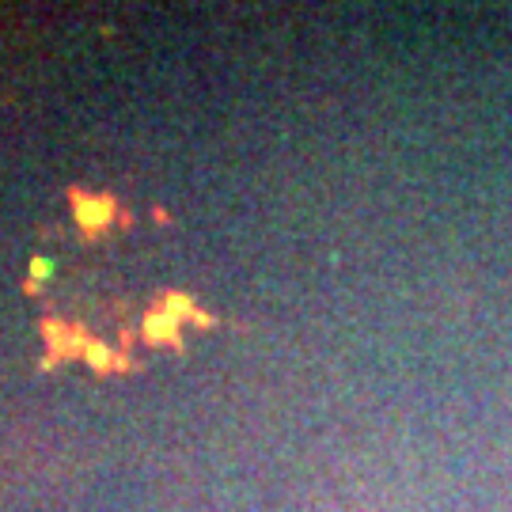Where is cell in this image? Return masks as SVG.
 Segmentation results:
<instances>
[{
	"mask_svg": "<svg viewBox=\"0 0 512 512\" xmlns=\"http://www.w3.org/2000/svg\"><path fill=\"white\" fill-rule=\"evenodd\" d=\"M42 334H46V361L42 365H61L65 357H84L88 349V334L80 323H65V319H42Z\"/></svg>",
	"mask_w": 512,
	"mask_h": 512,
	"instance_id": "1",
	"label": "cell"
},
{
	"mask_svg": "<svg viewBox=\"0 0 512 512\" xmlns=\"http://www.w3.org/2000/svg\"><path fill=\"white\" fill-rule=\"evenodd\" d=\"M69 202H73L76 224H80L84 232H99V228H107L110 217H114V198H107V194H84V190H73Z\"/></svg>",
	"mask_w": 512,
	"mask_h": 512,
	"instance_id": "2",
	"label": "cell"
},
{
	"mask_svg": "<svg viewBox=\"0 0 512 512\" xmlns=\"http://www.w3.org/2000/svg\"><path fill=\"white\" fill-rule=\"evenodd\" d=\"M84 361H88L95 372H110V368L118 365V357H114L103 342H88V349H84Z\"/></svg>",
	"mask_w": 512,
	"mask_h": 512,
	"instance_id": "3",
	"label": "cell"
},
{
	"mask_svg": "<svg viewBox=\"0 0 512 512\" xmlns=\"http://www.w3.org/2000/svg\"><path fill=\"white\" fill-rule=\"evenodd\" d=\"M145 334L148 338H175V315L167 319V315H152L145 323Z\"/></svg>",
	"mask_w": 512,
	"mask_h": 512,
	"instance_id": "4",
	"label": "cell"
},
{
	"mask_svg": "<svg viewBox=\"0 0 512 512\" xmlns=\"http://www.w3.org/2000/svg\"><path fill=\"white\" fill-rule=\"evenodd\" d=\"M46 274H54V266H50L46 258H31V281H27V289L38 293V281H42Z\"/></svg>",
	"mask_w": 512,
	"mask_h": 512,
	"instance_id": "5",
	"label": "cell"
}]
</instances>
